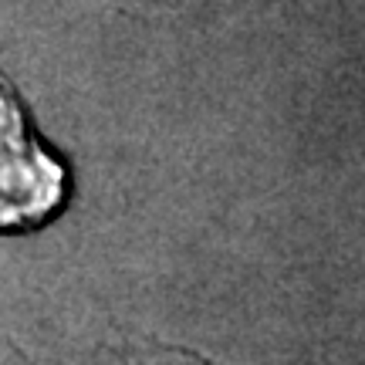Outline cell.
Listing matches in <instances>:
<instances>
[{"label":"cell","instance_id":"2","mask_svg":"<svg viewBox=\"0 0 365 365\" xmlns=\"http://www.w3.org/2000/svg\"><path fill=\"white\" fill-rule=\"evenodd\" d=\"M27 139V118L21 102L14 98V91H7L0 85V149L4 145H14Z\"/></svg>","mask_w":365,"mask_h":365},{"label":"cell","instance_id":"1","mask_svg":"<svg viewBox=\"0 0 365 365\" xmlns=\"http://www.w3.org/2000/svg\"><path fill=\"white\" fill-rule=\"evenodd\" d=\"M65 193V166L31 135L0 149V230H27L51 220Z\"/></svg>","mask_w":365,"mask_h":365}]
</instances>
